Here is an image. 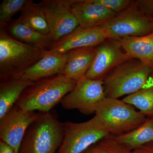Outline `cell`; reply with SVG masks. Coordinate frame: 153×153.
I'll use <instances>...</instances> for the list:
<instances>
[{"label":"cell","instance_id":"1","mask_svg":"<svg viewBox=\"0 0 153 153\" xmlns=\"http://www.w3.org/2000/svg\"><path fill=\"white\" fill-rule=\"evenodd\" d=\"M76 82L61 73L40 79L24 91L15 105L27 111L49 112L74 88Z\"/></svg>","mask_w":153,"mask_h":153},{"label":"cell","instance_id":"2","mask_svg":"<svg viewBox=\"0 0 153 153\" xmlns=\"http://www.w3.org/2000/svg\"><path fill=\"white\" fill-rule=\"evenodd\" d=\"M64 134L65 123L55 113L41 112L26 131L19 153H56Z\"/></svg>","mask_w":153,"mask_h":153},{"label":"cell","instance_id":"3","mask_svg":"<svg viewBox=\"0 0 153 153\" xmlns=\"http://www.w3.org/2000/svg\"><path fill=\"white\" fill-rule=\"evenodd\" d=\"M45 51L22 43L0 29V81L22 78Z\"/></svg>","mask_w":153,"mask_h":153},{"label":"cell","instance_id":"4","mask_svg":"<svg viewBox=\"0 0 153 153\" xmlns=\"http://www.w3.org/2000/svg\"><path fill=\"white\" fill-rule=\"evenodd\" d=\"M153 71L137 59L120 64L103 79L105 97L118 99L142 89L149 82Z\"/></svg>","mask_w":153,"mask_h":153},{"label":"cell","instance_id":"5","mask_svg":"<svg viewBox=\"0 0 153 153\" xmlns=\"http://www.w3.org/2000/svg\"><path fill=\"white\" fill-rule=\"evenodd\" d=\"M95 114L115 136L133 130L147 118L123 100L106 97L97 105Z\"/></svg>","mask_w":153,"mask_h":153},{"label":"cell","instance_id":"6","mask_svg":"<svg viewBox=\"0 0 153 153\" xmlns=\"http://www.w3.org/2000/svg\"><path fill=\"white\" fill-rule=\"evenodd\" d=\"M102 26L108 38L120 41L126 37H141L152 33L153 18L135 1L128 8L117 14Z\"/></svg>","mask_w":153,"mask_h":153},{"label":"cell","instance_id":"7","mask_svg":"<svg viewBox=\"0 0 153 153\" xmlns=\"http://www.w3.org/2000/svg\"><path fill=\"white\" fill-rule=\"evenodd\" d=\"M109 130L97 116L84 122L65 123V134L56 153H82L104 137Z\"/></svg>","mask_w":153,"mask_h":153},{"label":"cell","instance_id":"8","mask_svg":"<svg viewBox=\"0 0 153 153\" xmlns=\"http://www.w3.org/2000/svg\"><path fill=\"white\" fill-rule=\"evenodd\" d=\"M77 0H43L40 4L54 43L72 33L79 26L72 12Z\"/></svg>","mask_w":153,"mask_h":153},{"label":"cell","instance_id":"9","mask_svg":"<svg viewBox=\"0 0 153 153\" xmlns=\"http://www.w3.org/2000/svg\"><path fill=\"white\" fill-rule=\"evenodd\" d=\"M106 98L103 80H93L82 77L76 82L74 88L60 102L65 109H77L83 114L95 113L98 103Z\"/></svg>","mask_w":153,"mask_h":153},{"label":"cell","instance_id":"10","mask_svg":"<svg viewBox=\"0 0 153 153\" xmlns=\"http://www.w3.org/2000/svg\"><path fill=\"white\" fill-rule=\"evenodd\" d=\"M131 59L120 41L107 38L96 46L93 62L85 76L93 80H103L117 67Z\"/></svg>","mask_w":153,"mask_h":153},{"label":"cell","instance_id":"11","mask_svg":"<svg viewBox=\"0 0 153 153\" xmlns=\"http://www.w3.org/2000/svg\"><path fill=\"white\" fill-rule=\"evenodd\" d=\"M39 114L25 111L15 105L0 119V140L19 153L26 131Z\"/></svg>","mask_w":153,"mask_h":153},{"label":"cell","instance_id":"12","mask_svg":"<svg viewBox=\"0 0 153 153\" xmlns=\"http://www.w3.org/2000/svg\"><path fill=\"white\" fill-rule=\"evenodd\" d=\"M107 38V34L102 26L90 28L78 26L72 33L54 43L50 50L67 53L77 48L96 47Z\"/></svg>","mask_w":153,"mask_h":153},{"label":"cell","instance_id":"13","mask_svg":"<svg viewBox=\"0 0 153 153\" xmlns=\"http://www.w3.org/2000/svg\"><path fill=\"white\" fill-rule=\"evenodd\" d=\"M71 10L79 26L84 28L103 26L117 14L94 0H77Z\"/></svg>","mask_w":153,"mask_h":153},{"label":"cell","instance_id":"14","mask_svg":"<svg viewBox=\"0 0 153 153\" xmlns=\"http://www.w3.org/2000/svg\"><path fill=\"white\" fill-rule=\"evenodd\" d=\"M68 58V52L58 53L50 50L45 51L43 57L26 70L22 78L34 82L60 74L65 68Z\"/></svg>","mask_w":153,"mask_h":153},{"label":"cell","instance_id":"15","mask_svg":"<svg viewBox=\"0 0 153 153\" xmlns=\"http://www.w3.org/2000/svg\"><path fill=\"white\" fill-rule=\"evenodd\" d=\"M5 30L12 37L22 43L43 50H50L54 44L50 35L31 27L19 18L12 20Z\"/></svg>","mask_w":153,"mask_h":153},{"label":"cell","instance_id":"16","mask_svg":"<svg viewBox=\"0 0 153 153\" xmlns=\"http://www.w3.org/2000/svg\"><path fill=\"white\" fill-rule=\"evenodd\" d=\"M96 47H82L68 52V58L61 74L77 81L85 76L95 56Z\"/></svg>","mask_w":153,"mask_h":153},{"label":"cell","instance_id":"17","mask_svg":"<svg viewBox=\"0 0 153 153\" xmlns=\"http://www.w3.org/2000/svg\"><path fill=\"white\" fill-rule=\"evenodd\" d=\"M120 41L132 59L139 60L153 71V32L141 37H126Z\"/></svg>","mask_w":153,"mask_h":153},{"label":"cell","instance_id":"18","mask_svg":"<svg viewBox=\"0 0 153 153\" xmlns=\"http://www.w3.org/2000/svg\"><path fill=\"white\" fill-rule=\"evenodd\" d=\"M33 83L22 78L0 81V119L16 104L24 91Z\"/></svg>","mask_w":153,"mask_h":153},{"label":"cell","instance_id":"19","mask_svg":"<svg viewBox=\"0 0 153 153\" xmlns=\"http://www.w3.org/2000/svg\"><path fill=\"white\" fill-rule=\"evenodd\" d=\"M118 141L131 150L153 142V118H147L131 131L115 136Z\"/></svg>","mask_w":153,"mask_h":153},{"label":"cell","instance_id":"20","mask_svg":"<svg viewBox=\"0 0 153 153\" xmlns=\"http://www.w3.org/2000/svg\"><path fill=\"white\" fill-rule=\"evenodd\" d=\"M139 110L147 118H153V83L150 80L142 89L127 96L122 100Z\"/></svg>","mask_w":153,"mask_h":153},{"label":"cell","instance_id":"21","mask_svg":"<svg viewBox=\"0 0 153 153\" xmlns=\"http://www.w3.org/2000/svg\"><path fill=\"white\" fill-rule=\"evenodd\" d=\"M19 19L31 27L44 35H49L47 22L41 12L40 4L28 0L25 8L21 11Z\"/></svg>","mask_w":153,"mask_h":153},{"label":"cell","instance_id":"22","mask_svg":"<svg viewBox=\"0 0 153 153\" xmlns=\"http://www.w3.org/2000/svg\"><path fill=\"white\" fill-rule=\"evenodd\" d=\"M82 153H134L132 150L122 144L110 134L104 137L89 147Z\"/></svg>","mask_w":153,"mask_h":153},{"label":"cell","instance_id":"23","mask_svg":"<svg viewBox=\"0 0 153 153\" xmlns=\"http://www.w3.org/2000/svg\"><path fill=\"white\" fill-rule=\"evenodd\" d=\"M28 1V0H3L0 5V29H5L14 15L21 12Z\"/></svg>","mask_w":153,"mask_h":153},{"label":"cell","instance_id":"24","mask_svg":"<svg viewBox=\"0 0 153 153\" xmlns=\"http://www.w3.org/2000/svg\"><path fill=\"white\" fill-rule=\"evenodd\" d=\"M95 2L104 6L116 13L128 8L134 1L131 0H94Z\"/></svg>","mask_w":153,"mask_h":153},{"label":"cell","instance_id":"25","mask_svg":"<svg viewBox=\"0 0 153 153\" xmlns=\"http://www.w3.org/2000/svg\"><path fill=\"white\" fill-rule=\"evenodd\" d=\"M137 1L147 13L153 18V0H139Z\"/></svg>","mask_w":153,"mask_h":153},{"label":"cell","instance_id":"26","mask_svg":"<svg viewBox=\"0 0 153 153\" xmlns=\"http://www.w3.org/2000/svg\"><path fill=\"white\" fill-rule=\"evenodd\" d=\"M134 153H153V142L133 150Z\"/></svg>","mask_w":153,"mask_h":153},{"label":"cell","instance_id":"27","mask_svg":"<svg viewBox=\"0 0 153 153\" xmlns=\"http://www.w3.org/2000/svg\"><path fill=\"white\" fill-rule=\"evenodd\" d=\"M0 153H16L13 149L7 143L0 140Z\"/></svg>","mask_w":153,"mask_h":153},{"label":"cell","instance_id":"28","mask_svg":"<svg viewBox=\"0 0 153 153\" xmlns=\"http://www.w3.org/2000/svg\"><path fill=\"white\" fill-rule=\"evenodd\" d=\"M150 80L151 82H152L153 83V71L152 73V74H151Z\"/></svg>","mask_w":153,"mask_h":153},{"label":"cell","instance_id":"29","mask_svg":"<svg viewBox=\"0 0 153 153\" xmlns=\"http://www.w3.org/2000/svg\"></svg>","mask_w":153,"mask_h":153}]
</instances>
